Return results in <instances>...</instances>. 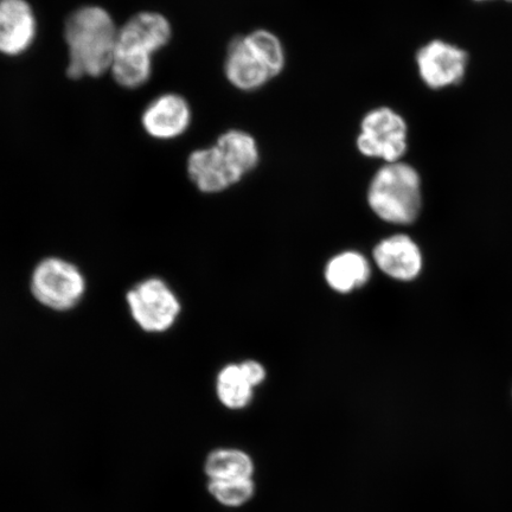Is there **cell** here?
I'll return each instance as SVG.
<instances>
[{
  "instance_id": "cell-1",
  "label": "cell",
  "mask_w": 512,
  "mask_h": 512,
  "mask_svg": "<svg viewBox=\"0 0 512 512\" xmlns=\"http://www.w3.org/2000/svg\"><path fill=\"white\" fill-rule=\"evenodd\" d=\"M118 30L112 16L99 6L74 11L64 27L69 78H99L110 70L117 50Z\"/></svg>"
},
{
  "instance_id": "cell-2",
  "label": "cell",
  "mask_w": 512,
  "mask_h": 512,
  "mask_svg": "<svg viewBox=\"0 0 512 512\" xmlns=\"http://www.w3.org/2000/svg\"><path fill=\"white\" fill-rule=\"evenodd\" d=\"M285 62L283 43L273 32L259 29L230 42L224 73L230 85L242 92H254L277 78Z\"/></svg>"
},
{
  "instance_id": "cell-3",
  "label": "cell",
  "mask_w": 512,
  "mask_h": 512,
  "mask_svg": "<svg viewBox=\"0 0 512 512\" xmlns=\"http://www.w3.org/2000/svg\"><path fill=\"white\" fill-rule=\"evenodd\" d=\"M370 208L382 220L408 224L415 221L421 208L420 178L411 166L389 163L370 184Z\"/></svg>"
},
{
  "instance_id": "cell-4",
  "label": "cell",
  "mask_w": 512,
  "mask_h": 512,
  "mask_svg": "<svg viewBox=\"0 0 512 512\" xmlns=\"http://www.w3.org/2000/svg\"><path fill=\"white\" fill-rule=\"evenodd\" d=\"M31 291L38 302L49 309L68 311L80 303L86 291V280L70 262L48 258L32 273Z\"/></svg>"
},
{
  "instance_id": "cell-5",
  "label": "cell",
  "mask_w": 512,
  "mask_h": 512,
  "mask_svg": "<svg viewBox=\"0 0 512 512\" xmlns=\"http://www.w3.org/2000/svg\"><path fill=\"white\" fill-rule=\"evenodd\" d=\"M357 147L362 155L396 163L407 150V125L387 107L377 108L364 117Z\"/></svg>"
},
{
  "instance_id": "cell-6",
  "label": "cell",
  "mask_w": 512,
  "mask_h": 512,
  "mask_svg": "<svg viewBox=\"0 0 512 512\" xmlns=\"http://www.w3.org/2000/svg\"><path fill=\"white\" fill-rule=\"evenodd\" d=\"M132 317L147 332H163L174 325L181 305L164 281L153 278L127 293Z\"/></svg>"
},
{
  "instance_id": "cell-7",
  "label": "cell",
  "mask_w": 512,
  "mask_h": 512,
  "mask_svg": "<svg viewBox=\"0 0 512 512\" xmlns=\"http://www.w3.org/2000/svg\"><path fill=\"white\" fill-rule=\"evenodd\" d=\"M168 18L158 12H140L118 30L115 53L151 57L171 40Z\"/></svg>"
},
{
  "instance_id": "cell-8",
  "label": "cell",
  "mask_w": 512,
  "mask_h": 512,
  "mask_svg": "<svg viewBox=\"0 0 512 512\" xmlns=\"http://www.w3.org/2000/svg\"><path fill=\"white\" fill-rule=\"evenodd\" d=\"M188 174L192 183L207 194L227 190L245 177L227 153L216 144L191 153Z\"/></svg>"
},
{
  "instance_id": "cell-9",
  "label": "cell",
  "mask_w": 512,
  "mask_h": 512,
  "mask_svg": "<svg viewBox=\"0 0 512 512\" xmlns=\"http://www.w3.org/2000/svg\"><path fill=\"white\" fill-rule=\"evenodd\" d=\"M467 55L451 44L433 41L418 54L422 80L434 89L457 85L463 80Z\"/></svg>"
},
{
  "instance_id": "cell-10",
  "label": "cell",
  "mask_w": 512,
  "mask_h": 512,
  "mask_svg": "<svg viewBox=\"0 0 512 512\" xmlns=\"http://www.w3.org/2000/svg\"><path fill=\"white\" fill-rule=\"evenodd\" d=\"M191 117L189 102L182 95L169 93L158 96L145 108L142 124L150 137L172 140L189 130Z\"/></svg>"
},
{
  "instance_id": "cell-11",
  "label": "cell",
  "mask_w": 512,
  "mask_h": 512,
  "mask_svg": "<svg viewBox=\"0 0 512 512\" xmlns=\"http://www.w3.org/2000/svg\"><path fill=\"white\" fill-rule=\"evenodd\" d=\"M36 32V17L27 0H0V54H24Z\"/></svg>"
},
{
  "instance_id": "cell-12",
  "label": "cell",
  "mask_w": 512,
  "mask_h": 512,
  "mask_svg": "<svg viewBox=\"0 0 512 512\" xmlns=\"http://www.w3.org/2000/svg\"><path fill=\"white\" fill-rule=\"evenodd\" d=\"M266 370L256 361L229 364L217 377V395L230 409L245 408L253 398V388L264 382Z\"/></svg>"
},
{
  "instance_id": "cell-13",
  "label": "cell",
  "mask_w": 512,
  "mask_h": 512,
  "mask_svg": "<svg viewBox=\"0 0 512 512\" xmlns=\"http://www.w3.org/2000/svg\"><path fill=\"white\" fill-rule=\"evenodd\" d=\"M374 259L384 273L399 280H412L421 270L419 248L405 235L383 240L375 248Z\"/></svg>"
},
{
  "instance_id": "cell-14",
  "label": "cell",
  "mask_w": 512,
  "mask_h": 512,
  "mask_svg": "<svg viewBox=\"0 0 512 512\" xmlns=\"http://www.w3.org/2000/svg\"><path fill=\"white\" fill-rule=\"evenodd\" d=\"M370 267L363 255L345 252L335 256L326 265V283L339 293H349L367 283Z\"/></svg>"
},
{
  "instance_id": "cell-15",
  "label": "cell",
  "mask_w": 512,
  "mask_h": 512,
  "mask_svg": "<svg viewBox=\"0 0 512 512\" xmlns=\"http://www.w3.org/2000/svg\"><path fill=\"white\" fill-rule=\"evenodd\" d=\"M254 466L248 454L239 450H217L206 462V473L210 480H232L252 478Z\"/></svg>"
},
{
  "instance_id": "cell-16",
  "label": "cell",
  "mask_w": 512,
  "mask_h": 512,
  "mask_svg": "<svg viewBox=\"0 0 512 512\" xmlns=\"http://www.w3.org/2000/svg\"><path fill=\"white\" fill-rule=\"evenodd\" d=\"M216 145L227 153L232 162L238 166L243 176L253 171L259 163L258 143L251 134L239 130H230L221 134Z\"/></svg>"
},
{
  "instance_id": "cell-17",
  "label": "cell",
  "mask_w": 512,
  "mask_h": 512,
  "mask_svg": "<svg viewBox=\"0 0 512 512\" xmlns=\"http://www.w3.org/2000/svg\"><path fill=\"white\" fill-rule=\"evenodd\" d=\"M110 70L114 80L121 87L139 88L151 79L152 59L150 57L115 53Z\"/></svg>"
},
{
  "instance_id": "cell-18",
  "label": "cell",
  "mask_w": 512,
  "mask_h": 512,
  "mask_svg": "<svg viewBox=\"0 0 512 512\" xmlns=\"http://www.w3.org/2000/svg\"><path fill=\"white\" fill-rule=\"evenodd\" d=\"M209 491L217 502L227 507H240L254 495L252 478L232 480H210Z\"/></svg>"
},
{
  "instance_id": "cell-19",
  "label": "cell",
  "mask_w": 512,
  "mask_h": 512,
  "mask_svg": "<svg viewBox=\"0 0 512 512\" xmlns=\"http://www.w3.org/2000/svg\"><path fill=\"white\" fill-rule=\"evenodd\" d=\"M507 2H512V0H507Z\"/></svg>"
}]
</instances>
